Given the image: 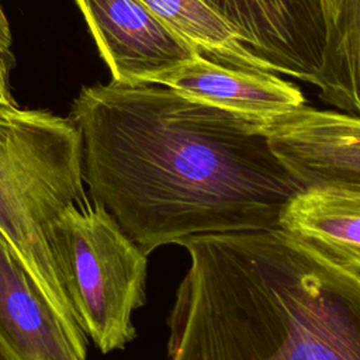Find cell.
<instances>
[{
	"instance_id": "obj_7",
	"label": "cell",
	"mask_w": 360,
	"mask_h": 360,
	"mask_svg": "<svg viewBox=\"0 0 360 360\" xmlns=\"http://www.w3.org/2000/svg\"><path fill=\"white\" fill-rule=\"evenodd\" d=\"M114 82L152 83L197 56L142 0H75Z\"/></svg>"
},
{
	"instance_id": "obj_10",
	"label": "cell",
	"mask_w": 360,
	"mask_h": 360,
	"mask_svg": "<svg viewBox=\"0 0 360 360\" xmlns=\"http://www.w3.org/2000/svg\"><path fill=\"white\" fill-rule=\"evenodd\" d=\"M280 228L335 263L360 273V191L302 188L284 207Z\"/></svg>"
},
{
	"instance_id": "obj_12",
	"label": "cell",
	"mask_w": 360,
	"mask_h": 360,
	"mask_svg": "<svg viewBox=\"0 0 360 360\" xmlns=\"http://www.w3.org/2000/svg\"><path fill=\"white\" fill-rule=\"evenodd\" d=\"M316 90L323 103L360 115V0H338Z\"/></svg>"
},
{
	"instance_id": "obj_11",
	"label": "cell",
	"mask_w": 360,
	"mask_h": 360,
	"mask_svg": "<svg viewBox=\"0 0 360 360\" xmlns=\"http://www.w3.org/2000/svg\"><path fill=\"white\" fill-rule=\"evenodd\" d=\"M145 6L197 53L228 68L257 72L273 69L252 53L232 28L201 0H142Z\"/></svg>"
},
{
	"instance_id": "obj_1",
	"label": "cell",
	"mask_w": 360,
	"mask_h": 360,
	"mask_svg": "<svg viewBox=\"0 0 360 360\" xmlns=\"http://www.w3.org/2000/svg\"><path fill=\"white\" fill-rule=\"evenodd\" d=\"M69 118L90 201L145 255L191 236L277 229L304 188L259 121L162 84L84 87Z\"/></svg>"
},
{
	"instance_id": "obj_8",
	"label": "cell",
	"mask_w": 360,
	"mask_h": 360,
	"mask_svg": "<svg viewBox=\"0 0 360 360\" xmlns=\"http://www.w3.org/2000/svg\"><path fill=\"white\" fill-rule=\"evenodd\" d=\"M0 339L18 360H86L75 333L0 232Z\"/></svg>"
},
{
	"instance_id": "obj_4",
	"label": "cell",
	"mask_w": 360,
	"mask_h": 360,
	"mask_svg": "<svg viewBox=\"0 0 360 360\" xmlns=\"http://www.w3.org/2000/svg\"><path fill=\"white\" fill-rule=\"evenodd\" d=\"M52 252L75 316L101 353L124 349L146 301L148 255L89 198L55 219Z\"/></svg>"
},
{
	"instance_id": "obj_3",
	"label": "cell",
	"mask_w": 360,
	"mask_h": 360,
	"mask_svg": "<svg viewBox=\"0 0 360 360\" xmlns=\"http://www.w3.org/2000/svg\"><path fill=\"white\" fill-rule=\"evenodd\" d=\"M87 200L80 135L70 118L0 103V232L82 338L51 242L55 219Z\"/></svg>"
},
{
	"instance_id": "obj_2",
	"label": "cell",
	"mask_w": 360,
	"mask_h": 360,
	"mask_svg": "<svg viewBox=\"0 0 360 360\" xmlns=\"http://www.w3.org/2000/svg\"><path fill=\"white\" fill-rule=\"evenodd\" d=\"M167 360H360V273L281 228L191 236Z\"/></svg>"
},
{
	"instance_id": "obj_14",
	"label": "cell",
	"mask_w": 360,
	"mask_h": 360,
	"mask_svg": "<svg viewBox=\"0 0 360 360\" xmlns=\"http://www.w3.org/2000/svg\"><path fill=\"white\" fill-rule=\"evenodd\" d=\"M323 4V10H325V15L328 20V28L330 21L333 20L335 14H336V8H338V0H322Z\"/></svg>"
},
{
	"instance_id": "obj_9",
	"label": "cell",
	"mask_w": 360,
	"mask_h": 360,
	"mask_svg": "<svg viewBox=\"0 0 360 360\" xmlns=\"http://www.w3.org/2000/svg\"><path fill=\"white\" fill-rule=\"evenodd\" d=\"M158 84L259 122L305 104L300 87L277 73L228 68L200 55L166 72Z\"/></svg>"
},
{
	"instance_id": "obj_13",
	"label": "cell",
	"mask_w": 360,
	"mask_h": 360,
	"mask_svg": "<svg viewBox=\"0 0 360 360\" xmlns=\"http://www.w3.org/2000/svg\"><path fill=\"white\" fill-rule=\"evenodd\" d=\"M11 34L6 15L0 6V103L14 104L13 96L8 89V66L11 59Z\"/></svg>"
},
{
	"instance_id": "obj_6",
	"label": "cell",
	"mask_w": 360,
	"mask_h": 360,
	"mask_svg": "<svg viewBox=\"0 0 360 360\" xmlns=\"http://www.w3.org/2000/svg\"><path fill=\"white\" fill-rule=\"evenodd\" d=\"M260 127L274 153L304 188L360 191V115L304 104Z\"/></svg>"
},
{
	"instance_id": "obj_15",
	"label": "cell",
	"mask_w": 360,
	"mask_h": 360,
	"mask_svg": "<svg viewBox=\"0 0 360 360\" xmlns=\"http://www.w3.org/2000/svg\"><path fill=\"white\" fill-rule=\"evenodd\" d=\"M0 360H18L1 339H0Z\"/></svg>"
},
{
	"instance_id": "obj_5",
	"label": "cell",
	"mask_w": 360,
	"mask_h": 360,
	"mask_svg": "<svg viewBox=\"0 0 360 360\" xmlns=\"http://www.w3.org/2000/svg\"><path fill=\"white\" fill-rule=\"evenodd\" d=\"M274 73L319 87L328 49L322 0H201Z\"/></svg>"
}]
</instances>
